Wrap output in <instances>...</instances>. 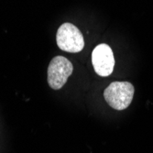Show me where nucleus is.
<instances>
[{"mask_svg":"<svg viewBox=\"0 0 153 153\" xmlns=\"http://www.w3.org/2000/svg\"><path fill=\"white\" fill-rule=\"evenodd\" d=\"M134 86L128 82H114L104 91L106 103L116 110H124L129 106L134 96Z\"/></svg>","mask_w":153,"mask_h":153,"instance_id":"obj_1","label":"nucleus"},{"mask_svg":"<svg viewBox=\"0 0 153 153\" xmlns=\"http://www.w3.org/2000/svg\"><path fill=\"white\" fill-rule=\"evenodd\" d=\"M56 40L58 47L67 52H80L85 47L82 34L71 23H64L59 27L56 34Z\"/></svg>","mask_w":153,"mask_h":153,"instance_id":"obj_2","label":"nucleus"},{"mask_svg":"<svg viewBox=\"0 0 153 153\" xmlns=\"http://www.w3.org/2000/svg\"><path fill=\"white\" fill-rule=\"evenodd\" d=\"M74 71L73 63L63 56L54 57L48 67V83L54 90L61 89Z\"/></svg>","mask_w":153,"mask_h":153,"instance_id":"obj_3","label":"nucleus"},{"mask_svg":"<svg viewBox=\"0 0 153 153\" xmlns=\"http://www.w3.org/2000/svg\"><path fill=\"white\" fill-rule=\"evenodd\" d=\"M92 62L95 73L102 76H109L114 71L115 58L113 51L107 44L96 46L92 53Z\"/></svg>","mask_w":153,"mask_h":153,"instance_id":"obj_4","label":"nucleus"}]
</instances>
